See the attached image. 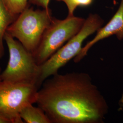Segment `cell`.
Masks as SVG:
<instances>
[{"label": "cell", "instance_id": "9a60e30c", "mask_svg": "<svg viewBox=\"0 0 123 123\" xmlns=\"http://www.w3.org/2000/svg\"><path fill=\"white\" fill-rule=\"evenodd\" d=\"M0 74H1V73L0 72V80H1V79H0Z\"/></svg>", "mask_w": 123, "mask_h": 123}, {"label": "cell", "instance_id": "52a82bcc", "mask_svg": "<svg viewBox=\"0 0 123 123\" xmlns=\"http://www.w3.org/2000/svg\"><path fill=\"white\" fill-rule=\"evenodd\" d=\"M115 35L119 40L123 39V0H121L119 8L105 26L101 27L94 38L83 47L79 53L74 58L75 63L81 61L92 46L102 40Z\"/></svg>", "mask_w": 123, "mask_h": 123}, {"label": "cell", "instance_id": "5bb4252c", "mask_svg": "<svg viewBox=\"0 0 123 123\" xmlns=\"http://www.w3.org/2000/svg\"><path fill=\"white\" fill-rule=\"evenodd\" d=\"M121 104H123V93H122V96H121V99H120V101H119Z\"/></svg>", "mask_w": 123, "mask_h": 123}, {"label": "cell", "instance_id": "4fadbf2b", "mask_svg": "<svg viewBox=\"0 0 123 123\" xmlns=\"http://www.w3.org/2000/svg\"><path fill=\"white\" fill-rule=\"evenodd\" d=\"M0 123H12L9 119L0 115Z\"/></svg>", "mask_w": 123, "mask_h": 123}, {"label": "cell", "instance_id": "3957f363", "mask_svg": "<svg viewBox=\"0 0 123 123\" xmlns=\"http://www.w3.org/2000/svg\"><path fill=\"white\" fill-rule=\"evenodd\" d=\"M4 41L8 49L9 58L6 69L1 73V80L35 84L39 88L40 66L36 62L32 53L7 32L5 34Z\"/></svg>", "mask_w": 123, "mask_h": 123}, {"label": "cell", "instance_id": "277c9868", "mask_svg": "<svg viewBox=\"0 0 123 123\" xmlns=\"http://www.w3.org/2000/svg\"><path fill=\"white\" fill-rule=\"evenodd\" d=\"M103 19L98 14H90L85 19L79 32L68 40L48 60L40 66L38 84L40 86L46 79L58 73L59 69L74 58L82 49L83 43L88 37L102 26Z\"/></svg>", "mask_w": 123, "mask_h": 123}, {"label": "cell", "instance_id": "7a4b0ae2", "mask_svg": "<svg viewBox=\"0 0 123 123\" xmlns=\"http://www.w3.org/2000/svg\"><path fill=\"white\" fill-rule=\"evenodd\" d=\"M29 4L8 26L6 32L33 53L54 17L49 8L34 10Z\"/></svg>", "mask_w": 123, "mask_h": 123}, {"label": "cell", "instance_id": "30bf717a", "mask_svg": "<svg viewBox=\"0 0 123 123\" xmlns=\"http://www.w3.org/2000/svg\"><path fill=\"white\" fill-rule=\"evenodd\" d=\"M6 8L12 13L19 15L29 4V0H2Z\"/></svg>", "mask_w": 123, "mask_h": 123}, {"label": "cell", "instance_id": "9c48e42d", "mask_svg": "<svg viewBox=\"0 0 123 123\" xmlns=\"http://www.w3.org/2000/svg\"><path fill=\"white\" fill-rule=\"evenodd\" d=\"M33 104L24 107L20 113V116L26 123H52L43 110Z\"/></svg>", "mask_w": 123, "mask_h": 123}, {"label": "cell", "instance_id": "7c38bea8", "mask_svg": "<svg viewBox=\"0 0 123 123\" xmlns=\"http://www.w3.org/2000/svg\"><path fill=\"white\" fill-rule=\"evenodd\" d=\"M50 0H29L28 3L42 7L43 9L49 8V4Z\"/></svg>", "mask_w": 123, "mask_h": 123}, {"label": "cell", "instance_id": "8992f818", "mask_svg": "<svg viewBox=\"0 0 123 123\" xmlns=\"http://www.w3.org/2000/svg\"><path fill=\"white\" fill-rule=\"evenodd\" d=\"M38 87L35 84L0 80V115L12 123H23L20 116L22 109L36 103Z\"/></svg>", "mask_w": 123, "mask_h": 123}, {"label": "cell", "instance_id": "5b68a950", "mask_svg": "<svg viewBox=\"0 0 123 123\" xmlns=\"http://www.w3.org/2000/svg\"><path fill=\"white\" fill-rule=\"evenodd\" d=\"M85 19L68 16L63 20L53 18L44 31L39 43L32 53L35 61L41 65L77 34L82 28Z\"/></svg>", "mask_w": 123, "mask_h": 123}, {"label": "cell", "instance_id": "8fae6325", "mask_svg": "<svg viewBox=\"0 0 123 123\" xmlns=\"http://www.w3.org/2000/svg\"><path fill=\"white\" fill-rule=\"evenodd\" d=\"M57 1H62L66 4L68 9V16L72 17L74 16L76 9L79 6H86L91 4L93 0H56Z\"/></svg>", "mask_w": 123, "mask_h": 123}, {"label": "cell", "instance_id": "6da1fadb", "mask_svg": "<svg viewBox=\"0 0 123 123\" xmlns=\"http://www.w3.org/2000/svg\"><path fill=\"white\" fill-rule=\"evenodd\" d=\"M52 77L43 82L36 103L51 123H104L109 106L89 75L72 72Z\"/></svg>", "mask_w": 123, "mask_h": 123}, {"label": "cell", "instance_id": "ba28073f", "mask_svg": "<svg viewBox=\"0 0 123 123\" xmlns=\"http://www.w3.org/2000/svg\"><path fill=\"white\" fill-rule=\"evenodd\" d=\"M18 16L11 13L3 0H0V59L4 55L3 41L5 34L8 26L16 19Z\"/></svg>", "mask_w": 123, "mask_h": 123}]
</instances>
